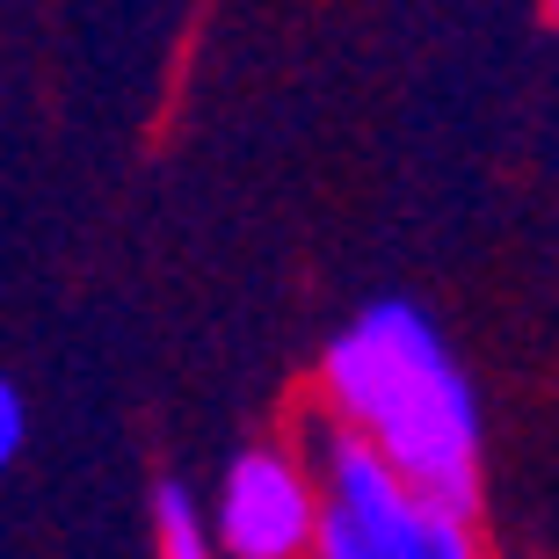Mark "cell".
Instances as JSON below:
<instances>
[{"instance_id": "277c9868", "label": "cell", "mask_w": 559, "mask_h": 559, "mask_svg": "<svg viewBox=\"0 0 559 559\" xmlns=\"http://www.w3.org/2000/svg\"><path fill=\"white\" fill-rule=\"evenodd\" d=\"M153 545H160V559H211V531H204L182 479L153 487Z\"/></svg>"}, {"instance_id": "7a4b0ae2", "label": "cell", "mask_w": 559, "mask_h": 559, "mask_svg": "<svg viewBox=\"0 0 559 559\" xmlns=\"http://www.w3.org/2000/svg\"><path fill=\"white\" fill-rule=\"evenodd\" d=\"M320 457V559H479L473 523L415 495L385 457L342 421H312Z\"/></svg>"}, {"instance_id": "6da1fadb", "label": "cell", "mask_w": 559, "mask_h": 559, "mask_svg": "<svg viewBox=\"0 0 559 559\" xmlns=\"http://www.w3.org/2000/svg\"><path fill=\"white\" fill-rule=\"evenodd\" d=\"M328 407L364 436L415 495L473 523L479 516V400L421 306L378 298L320 356Z\"/></svg>"}, {"instance_id": "3957f363", "label": "cell", "mask_w": 559, "mask_h": 559, "mask_svg": "<svg viewBox=\"0 0 559 559\" xmlns=\"http://www.w3.org/2000/svg\"><path fill=\"white\" fill-rule=\"evenodd\" d=\"M218 545L233 559H298L320 545V495L284 451H240L218 501Z\"/></svg>"}, {"instance_id": "8992f818", "label": "cell", "mask_w": 559, "mask_h": 559, "mask_svg": "<svg viewBox=\"0 0 559 559\" xmlns=\"http://www.w3.org/2000/svg\"><path fill=\"white\" fill-rule=\"evenodd\" d=\"M552 15H559V0H552Z\"/></svg>"}, {"instance_id": "5b68a950", "label": "cell", "mask_w": 559, "mask_h": 559, "mask_svg": "<svg viewBox=\"0 0 559 559\" xmlns=\"http://www.w3.org/2000/svg\"><path fill=\"white\" fill-rule=\"evenodd\" d=\"M22 451V393L0 378V473H8V457Z\"/></svg>"}]
</instances>
